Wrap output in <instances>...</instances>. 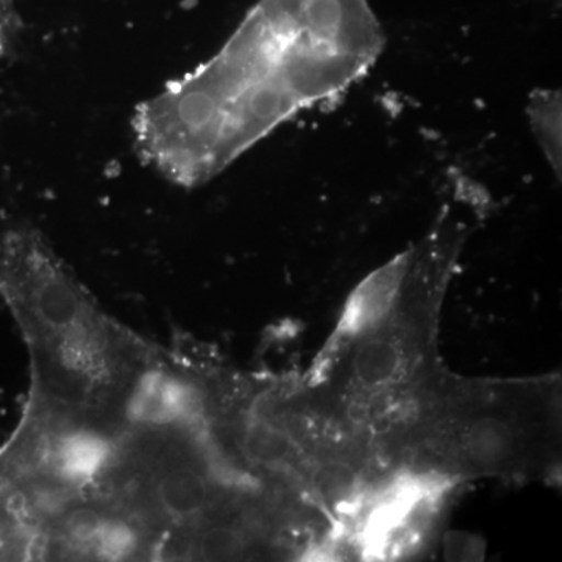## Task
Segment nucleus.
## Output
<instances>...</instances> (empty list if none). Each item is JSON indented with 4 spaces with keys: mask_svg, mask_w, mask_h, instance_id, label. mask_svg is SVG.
<instances>
[{
    "mask_svg": "<svg viewBox=\"0 0 562 562\" xmlns=\"http://www.w3.org/2000/svg\"><path fill=\"white\" fill-rule=\"evenodd\" d=\"M383 47L366 0H260L213 57L136 106V154L177 187H202L364 79Z\"/></svg>",
    "mask_w": 562,
    "mask_h": 562,
    "instance_id": "obj_1",
    "label": "nucleus"
},
{
    "mask_svg": "<svg viewBox=\"0 0 562 562\" xmlns=\"http://www.w3.org/2000/svg\"><path fill=\"white\" fill-rule=\"evenodd\" d=\"M0 295L27 347L25 406L36 412L76 424H114L168 353L111 316L32 225H16L0 238Z\"/></svg>",
    "mask_w": 562,
    "mask_h": 562,
    "instance_id": "obj_2",
    "label": "nucleus"
},
{
    "mask_svg": "<svg viewBox=\"0 0 562 562\" xmlns=\"http://www.w3.org/2000/svg\"><path fill=\"white\" fill-rule=\"evenodd\" d=\"M414 250L398 255L355 288L344 306L339 331L361 338L379 330L392 316L412 273Z\"/></svg>",
    "mask_w": 562,
    "mask_h": 562,
    "instance_id": "obj_3",
    "label": "nucleus"
},
{
    "mask_svg": "<svg viewBox=\"0 0 562 562\" xmlns=\"http://www.w3.org/2000/svg\"><path fill=\"white\" fill-rule=\"evenodd\" d=\"M460 447L465 458L479 468H502L516 454V432L508 422L482 417L462 432Z\"/></svg>",
    "mask_w": 562,
    "mask_h": 562,
    "instance_id": "obj_4",
    "label": "nucleus"
},
{
    "mask_svg": "<svg viewBox=\"0 0 562 562\" xmlns=\"http://www.w3.org/2000/svg\"><path fill=\"white\" fill-rule=\"evenodd\" d=\"M405 362L401 342L394 336L372 333L361 344L355 357V373L358 382L371 387H382L397 379Z\"/></svg>",
    "mask_w": 562,
    "mask_h": 562,
    "instance_id": "obj_5",
    "label": "nucleus"
},
{
    "mask_svg": "<svg viewBox=\"0 0 562 562\" xmlns=\"http://www.w3.org/2000/svg\"><path fill=\"white\" fill-rule=\"evenodd\" d=\"M528 117L532 133L542 147L547 160L561 177V92L538 90L530 95Z\"/></svg>",
    "mask_w": 562,
    "mask_h": 562,
    "instance_id": "obj_6",
    "label": "nucleus"
},
{
    "mask_svg": "<svg viewBox=\"0 0 562 562\" xmlns=\"http://www.w3.org/2000/svg\"><path fill=\"white\" fill-rule=\"evenodd\" d=\"M21 31V16L18 0H0V58L14 49Z\"/></svg>",
    "mask_w": 562,
    "mask_h": 562,
    "instance_id": "obj_7",
    "label": "nucleus"
}]
</instances>
